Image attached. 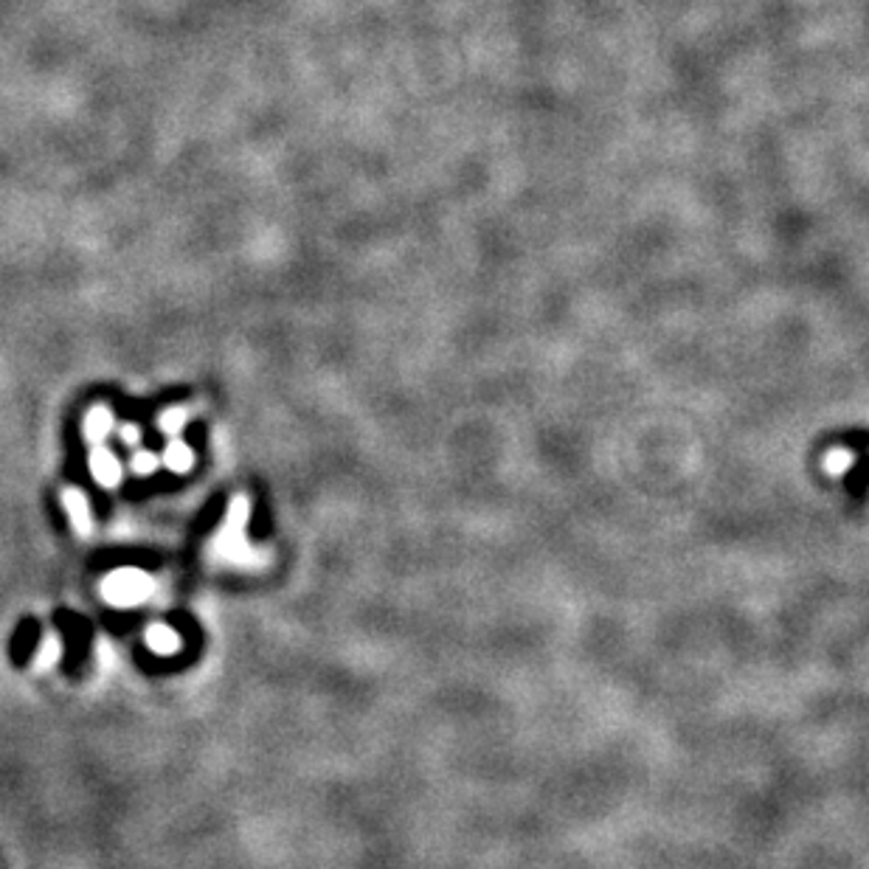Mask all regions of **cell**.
<instances>
[{
	"instance_id": "1",
	"label": "cell",
	"mask_w": 869,
	"mask_h": 869,
	"mask_svg": "<svg viewBox=\"0 0 869 869\" xmlns=\"http://www.w3.org/2000/svg\"><path fill=\"white\" fill-rule=\"evenodd\" d=\"M153 594V577L138 569H121L105 577L101 582V596L116 605V608H133Z\"/></svg>"
},
{
	"instance_id": "2",
	"label": "cell",
	"mask_w": 869,
	"mask_h": 869,
	"mask_svg": "<svg viewBox=\"0 0 869 869\" xmlns=\"http://www.w3.org/2000/svg\"><path fill=\"white\" fill-rule=\"evenodd\" d=\"M90 473H94L96 484L108 490L119 487L121 479H124V468H121L113 450H108L105 445H94V450H90Z\"/></svg>"
},
{
	"instance_id": "3",
	"label": "cell",
	"mask_w": 869,
	"mask_h": 869,
	"mask_svg": "<svg viewBox=\"0 0 869 869\" xmlns=\"http://www.w3.org/2000/svg\"><path fill=\"white\" fill-rule=\"evenodd\" d=\"M62 504L68 509V518L74 523V532L80 538H90L94 532V516H90V502L80 487L62 490Z\"/></svg>"
},
{
	"instance_id": "4",
	"label": "cell",
	"mask_w": 869,
	"mask_h": 869,
	"mask_svg": "<svg viewBox=\"0 0 869 869\" xmlns=\"http://www.w3.org/2000/svg\"><path fill=\"white\" fill-rule=\"evenodd\" d=\"M144 642H147V648L153 650L155 655H174L178 650H181V636L174 633L172 628H167L164 623H153L147 628V633H144Z\"/></svg>"
},
{
	"instance_id": "5",
	"label": "cell",
	"mask_w": 869,
	"mask_h": 869,
	"mask_svg": "<svg viewBox=\"0 0 869 869\" xmlns=\"http://www.w3.org/2000/svg\"><path fill=\"white\" fill-rule=\"evenodd\" d=\"M113 411L105 406H94L90 411H87L85 417V436L90 445H101V442L108 439L110 431H113Z\"/></svg>"
},
{
	"instance_id": "6",
	"label": "cell",
	"mask_w": 869,
	"mask_h": 869,
	"mask_svg": "<svg viewBox=\"0 0 869 869\" xmlns=\"http://www.w3.org/2000/svg\"><path fill=\"white\" fill-rule=\"evenodd\" d=\"M62 650H65V644H62L60 633L48 630V633L43 636V644L37 648V655H34V662H32L34 673H46V669H51L55 664H60Z\"/></svg>"
},
{
	"instance_id": "7",
	"label": "cell",
	"mask_w": 869,
	"mask_h": 869,
	"mask_svg": "<svg viewBox=\"0 0 869 869\" xmlns=\"http://www.w3.org/2000/svg\"><path fill=\"white\" fill-rule=\"evenodd\" d=\"M161 464L167 470H172V473H178V475L189 473V470H192V464H194L192 448H189L186 442H181V439H169L167 450H164V456H161Z\"/></svg>"
},
{
	"instance_id": "8",
	"label": "cell",
	"mask_w": 869,
	"mask_h": 869,
	"mask_svg": "<svg viewBox=\"0 0 869 869\" xmlns=\"http://www.w3.org/2000/svg\"><path fill=\"white\" fill-rule=\"evenodd\" d=\"M186 408H169V411H164L161 417H158V429H161V434H167L169 439L172 436H178L183 431V425H186Z\"/></svg>"
},
{
	"instance_id": "9",
	"label": "cell",
	"mask_w": 869,
	"mask_h": 869,
	"mask_svg": "<svg viewBox=\"0 0 869 869\" xmlns=\"http://www.w3.org/2000/svg\"><path fill=\"white\" fill-rule=\"evenodd\" d=\"M158 468H161V456H155L153 450H135L133 462H130V470L135 475H141V479L153 475Z\"/></svg>"
},
{
	"instance_id": "10",
	"label": "cell",
	"mask_w": 869,
	"mask_h": 869,
	"mask_svg": "<svg viewBox=\"0 0 869 869\" xmlns=\"http://www.w3.org/2000/svg\"><path fill=\"white\" fill-rule=\"evenodd\" d=\"M119 439H121V445L135 448V445H141V429L138 425H133V422H128V425H121L119 429Z\"/></svg>"
}]
</instances>
